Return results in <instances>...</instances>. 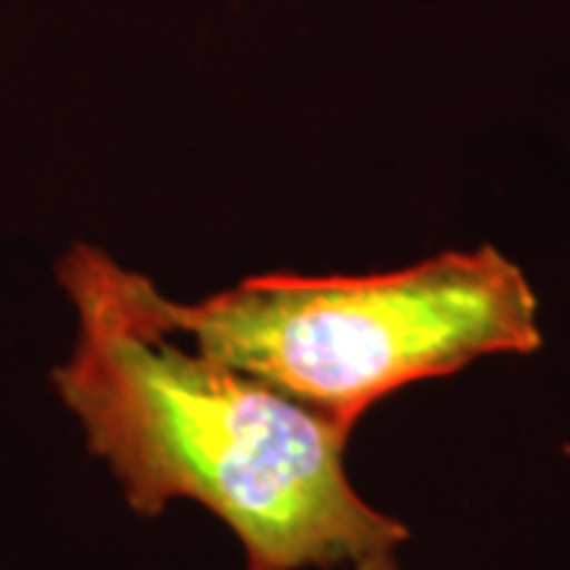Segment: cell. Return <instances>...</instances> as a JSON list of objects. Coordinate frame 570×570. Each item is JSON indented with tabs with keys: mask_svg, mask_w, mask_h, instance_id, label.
I'll return each instance as SVG.
<instances>
[{
	"mask_svg": "<svg viewBox=\"0 0 570 570\" xmlns=\"http://www.w3.org/2000/svg\"><path fill=\"white\" fill-rule=\"evenodd\" d=\"M245 570H257V568H247ZM348 570H400V558H396V551H374V554H367L362 561H355Z\"/></svg>",
	"mask_w": 570,
	"mask_h": 570,
	"instance_id": "cell-3",
	"label": "cell"
},
{
	"mask_svg": "<svg viewBox=\"0 0 570 570\" xmlns=\"http://www.w3.org/2000/svg\"><path fill=\"white\" fill-rule=\"evenodd\" d=\"M140 295L153 324L348 431L409 384L542 346L527 273L491 245L365 276L261 273L200 302L142 276Z\"/></svg>",
	"mask_w": 570,
	"mask_h": 570,
	"instance_id": "cell-2",
	"label": "cell"
},
{
	"mask_svg": "<svg viewBox=\"0 0 570 570\" xmlns=\"http://www.w3.org/2000/svg\"><path fill=\"white\" fill-rule=\"evenodd\" d=\"M140 283L89 242L58 261L77 336L51 384L127 508L159 517L175 501L200 504L257 570L352 568L400 551L403 520L348 479L352 431L153 324Z\"/></svg>",
	"mask_w": 570,
	"mask_h": 570,
	"instance_id": "cell-1",
	"label": "cell"
}]
</instances>
